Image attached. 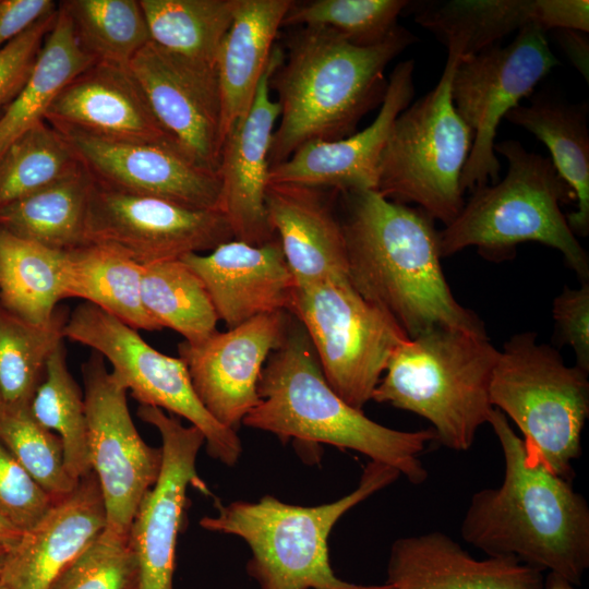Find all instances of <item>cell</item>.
I'll list each match as a JSON object with an SVG mask.
<instances>
[{
	"mask_svg": "<svg viewBox=\"0 0 589 589\" xmlns=\"http://www.w3.org/2000/svg\"><path fill=\"white\" fill-rule=\"evenodd\" d=\"M505 119L541 141L551 161L575 196L576 211L566 216L574 235L589 233V131L587 101L569 103L549 92L533 93Z\"/></svg>",
	"mask_w": 589,
	"mask_h": 589,
	"instance_id": "obj_27",
	"label": "cell"
},
{
	"mask_svg": "<svg viewBox=\"0 0 589 589\" xmlns=\"http://www.w3.org/2000/svg\"><path fill=\"white\" fill-rule=\"evenodd\" d=\"M45 121L106 139L181 147L157 120L129 65L93 63L59 92Z\"/></svg>",
	"mask_w": 589,
	"mask_h": 589,
	"instance_id": "obj_21",
	"label": "cell"
},
{
	"mask_svg": "<svg viewBox=\"0 0 589 589\" xmlns=\"http://www.w3.org/2000/svg\"><path fill=\"white\" fill-rule=\"evenodd\" d=\"M283 62L269 79L280 106L269 168L314 141L354 134L361 119L383 103L387 64L418 38L402 26L381 44L360 47L323 26L294 27Z\"/></svg>",
	"mask_w": 589,
	"mask_h": 589,
	"instance_id": "obj_3",
	"label": "cell"
},
{
	"mask_svg": "<svg viewBox=\"0 0 589 589\" xmlns=\"http://www.w3.org/2000/svg\"><path fill=\"white\" fill-rule=\"evenodd\" d=\"M581 32L556 29V36L573 64L588 81V38Z\"/></svg>",
	"mask_w": 589,
	"mask_h": 589,
	"instance_id": "obj_47",
	"label": "cell"
},
{
	"mask_svg": "<svg viewBox=\"0 0 589 589\" xmlns=\"http://www.w3.org/2000/svg\"><path fill=\"white\" fill-rule=\"evenodd\" d=\"M288 312L306 332L327 383L359 410L372 400L390 358L409 338L349 280L296 287Z\"/></svg>",
	"mask_w": 589,
	"mask_h": 589,
	"instance_id": "obj_10",
	"label": "cell"
},
{
	"mask_svg": "<svg viewBox=\"0 0 589 589\" xmlns=\"http://www.w3.org/2000/svg\"><path fill=\"white\" fill-rule=\"evenodd\" d=\"M68 16L82 49L96 62L129 65L151 40L140 0H67Z\"/></svg>",
	"mask_w": 589,
	"mask_h": 589,
	"instance_id": "obj_37",
	"label": "cell"
},
{
	"mask_svg": "<svg viewBox=\"0 0 589 589\" xmlns=\"http://www.w3.org/2000/svg\"><path fill=\"white\" fill-rule=\"evenodd\" d=\"M93 178L81 166L70 176L0 208V228L52 250L85 244V217Z\"/></svg>",
	"mask_w": 589,
	"mask_h": 589,
	"instance_id": "obj_29",
	"label": "cell"
},
{
	"mask_svg": "<svg viewBox=\"0 0 589 589\" xmlns=\"http://www.w3.org/2000/svg\"><path fill=\"white\" fill-rule=\"evenodd\" d=\"M568 580L562 576L549 573L544 579V589H575Z\"/></svg>",
	"mask_w": 589,
	"mask_h": 589,
	"instance_id": "obj_49",
	"label": "cell"
},
{
	"mask_svg": "<svg viewBox=\"0 0 589 589\" xmlns=\"http://www.w3.org/2000/svg\"><path fill=\"white\" fill-rule=\"evenodd\" d=\"M65 254L64 298L83 299L136 330L163 329L143 305L141 265L91 243Z\"/></svg>",
	"mask_w": 589,
	"mask_h": 589,
	"instance_id": "obj_28",
	"label": "cell"
},
{
	"mask_svg": "<svg viewBox=\"0 0 589 589\" xmlns=\"http://www.w3.org/2000/svg\"><path fill=\"white\" fill-rule=\"evenodd\" d=\"M498 353L486 335L429 328L395 351L372 400L424 418L441 445L466 452L493 410L490 384Z\"/></svg>",
	"mask_w": 589,
	"mask_h": 589,
	"instance_id": "obj_7",
	"label": "cell"
},
{
	"mask_svg": "<svg viewBox=\"0 0 589 589\" xmlns=\"http://www.w3.org/2000/svg\"><path fill=\"white\" fill-rule=\"evenodd\" d=\"M414 61L399 62L374 121L360 132L337 141H314L287 160L269 168L268 183H292L339 193L375 190L378 166L392 125L414 95Z\"/></svg>",
	"mask_w": 589,
	"mask_h": 589,
	"instance_id": "obj_20",
	"label": "cell"
},
{
	"mask_svg": "<svg viewBox=\"0 0 589 589\" xmlns=\"http://www.w3.org/2000/svg\"><path fill=\"white\" fill-rule=\"evenodd\" d=\"M62 134L45 120L0 155V208L39 191L81 168Z\"/></svg>",
	"mask_w": 589,
	"mask_h": 589,
	"instance_id": "obj_38",
	"label": "cell"
},
{
	"mask_svg": "<svg viewBox=\"0 0 589 589\" xmlns=\"http://www.w3.org/2000/svg\"><path fill=\"white\" fill-rule=\"evenodd\" d=\"M129 68L163 128L197 164L218 171L224 139L215 65L169 52L149 41Z\"/></svg>",
	"mask_w": 589,
	"mask_h": 589,
	"instance_id": "obj_17",
	"label": "cell"
},
{
	"mask_svg": "<svg viewBox=\"0 0 589 589\" xmlns=\"http://www.w3.org/2000/svg\"><path fill=\"white\" fill-rule=\"evenodd\" d=\"M259 402L242 424L266 431L301 449L328 444L361 453L395 468L412 484L428 479L420 455L434 441L432 429L400 431L380 424L347 404L327 383L310 338L296 320L266 360Z\"/></svg>",
	"mask_w": 589,
	"mask_h": 589,
	"instance_id": "obj_4",
	"label": "cell"
},
{
	"mask_svg": "<svg viewBox=\"0 0 589 589\" xmlns=\"http://www.w3.org/2000/svg\"><path fill=\"white\" fill-rule=\"evenodd\" d=\"M53 504L50 495L0 442V515L24 532Z\"/></svg>",
	"mask_w": 589,
	"mask_h": 589,
	"instance_id": "obj_42",
	"label": "cell"
},
{
	"mask_svg": "<svg viewBox=\"0 0 589 589\" xmlns=\"http://www.w3.org/2000/svg\"><path fill=\"white\" fill-rule=\"evenodd\" d=\"M85 244L116 251L141 266L211 252L235 239L221 209H199L120 191L93 179Z\"/></svg>",
	"mask_w": 589,
	"mask_h": 589,
	"instance_id": "obj_13",
	"label": "cell"
},
{
	"mask_svg": "<svg viewBox=\"0 0 589 589\" xmlns=\"http://www.w3.org/2000/svg\"><path fill=\"white\" fill-rule=\"evenodd\" d=\"M1 408H2V404H1V400H0V410H1Z\"/></svg>",
	"mask_w": 589,
	"mask_h": 589,
	"instance_id": "obj_52",
	"label": "cell"
},
{
	"mask_svg": "<svg viewBox=\"0 0 589 589\" xmlns=\"http://www.w3.org/2000/svg\"><path fill=\"white\" fill-rule=\"evenodd\" d=\"M488 423L502 448L503 480L471 496L461 538L488 556L512 557L580 585L589 568L587 500L527 448L498 409Z\"/></svg>",
	"mask_w": 589,
	"mask_h": 589,
	"instance_id": "obj_1",
	"label": "cell"
},
{
	"mask_svg": "<svg viewBox=\"0 0 589 589\" xmlns=\"http://www.w3.org/2000/svg\"><path fill=\"white\" fill-rule=\"evenodd\" d=\"M328 189L268 183L265 207L296 287L346 281L348 262L341 221Z\"/></svg>",
	"mask_w": 589,
	"mask_h": 589,
	"instance_id": "obj_25",
	"label": "cell"
},
{
	"mask_svg": "<svg viewBox=\"0 0 589 589\" xmlns=\"http://www.w3.org/2000/svg\"><path fill=\"white\" fill-rule=\"evenodd\" d=\"M23 532L0 515V544L12 548L22 537Z\"/></svg>",
	"mask_w": 589,
	"mask_h": 589,
	"instance_id": "obj_48",
	"label": "cell"
},
{
	"mask_svg": "<svg viewBox=\"0 0 589 589\" xmlns=\"http://www.w3.org/2000/svg\"><path fill=\"white\" fill-rule=\"evenodd\" d=\"M11 548L4 546L0 544V576L7 560L8 552Z\"/></svg>",
	"mask_w": 589,
	"mask_h": 589,
	"instance_id": "obj_50",
	"label": "cell"
},
{
	"mask_svg": "<svg viewBox=\"0 0 589 589\" xmlns=\"http://www.w3.org/2000/svg\"><path fill=\"white\" fill-rule=\"evenodd\" d=\"M558 64L545 32L533 23L518 29L508 45L497 44L457 61L452 100L473 132L460 180L464 192L498 181L501 165L494 145L501 120Z\"/></svg>",
	"mask_w": 589,
	"mask_h": 589,
	"instance_id": "obj_11",
	"label": "cell"
},
{
	"mask_svg": "<svg viewBox=\"0 0 589 589\" xmlns=\"http://www.w3.org/2000/svg\"><path fill=\"white\" fill-rule=\"evenodd\" d=\"M58 10L33 24L0 49V112L29 79Z\"/></svg>",
	"mask_w": 589,
	"mask_h": 589,
	"instance_id": "obj_43",
	"label": "cell"
},
{
	"mask_svg": "<svg viewBox=\"0 0 589 589\" xmlns=\"http://www.w3.org/2000/svg\"><path fill=\"white\" fill-rule=\"evenodd\" d=\"M407 0H313L296 2L281 26H323L340 33L360 47L383 43L398 26Z\"/></svg>",
	"mask_w": 589,
	"mask_h": 589,
	"instance_id": "obj_39",
	"label": "cell"
},
{
	"mask_svg": "<svg viewBox=\"0 0 589 589\" xmlns=\"http://www.w3.org/2000/svg\"><path fill=\"white\" fill-rule=\"evenodd\" d=\"M552 312L560 339L574 350L575 365L589 373V283L577 289L565 287Z\"/></svg>",
	"mask_w": 589,
	"mask_h": 589,
	"instance_id": "obj_44",
	"label": "cell"
},
{
	"mask_svg": "<svg viewBox=\"0 0 589 589\" xmlns=\"http://www.w3.org/2000/svg\"><path fill=\"white\" fill-rule=\"evenodd\" d=\"M543 573L512 557L477 560L435 530L396 539L385 589H544Z\"/></svg>",
	"mask_w": 589,
	"mask_h": 589,
	"instance_id": "obj_24",
	"label": "cell"
},
{
	"mask_svg": "<svg viewBox=\"0 0 589 589\" xmlns=\"http://www.w3.org/2000/svg\"><path fill=\"white\" fill-rule=\"evenodd\" d=\"M137 416L158 430L163 453L157 481L141 501L129 531L139 561V589H173L176 544L187 490L192 485L209 493L196 471V457L205 438L197 428L184 426L176 416L157 407L141 405Z\"/></svg>",
	"mask_w": 589,
	"mask_h": 589,
	"instance_id": "obj_15",
	"label": "cell"
},
{
	"mask_svg": "<svg viewBox=\"0 0 589 589\" xmlns=\"http://www.w3.org/2000/svg\"><path fill=\"white\" fill-rule=\"evenodd\" d=\"M105 528L103 494L92 471L23 532L8 552L0 579L9 589H51Z\"/></svg>",
	"mask_w": 589,
	"mask_h": 589,
	"instance_id": "obj_23",
	"label": "cell"
},
{
	"mask_svg": "<svg viewBox=\"0 0 589 589\" xmlns=\"http://www.w3.org/2000/svg\"><path fill=\"white\" fill-rule=\"evenodd\" d=\"M141 298L161 328L178 332L190 345L217 332L219 318L212 300L202 280L181 260L142 266Z\"/></svg>",
	"mask_w": 589,
	"mask_h": 589,
	"instance_id": "obj_33",
	"label": "cell"
},
{
	"mask_svg": "<svg viewBox=\"0 0 589 589\" xmlns=\"http://www.w3.org/2000/svg\"><path fill=\"white\" fill-rule=\"evenodd\" d=\"M63 337L98 352L141 405L187 419L204 435L208 455L233 466L242 453L236 431L217 422L199 399L183 360L159 352L136 329L83 302L69 315Z\"/></svg>",
	"mask_w": 589,
	"mask_h": 589,
	"instance_id": "obj_12",
	"label": "cell"
},
{
	"mask_svg": "<svg viewBox=\"0 0 589 589\" xmlns=\"http://www.w3.org/2000/svg\"><path fill=\"white\" fill-rule=\"evenodd\" d=\"M283 60L284 50L274 46L248 115L224 141L218 167L220 209L229 220L235 239L253 245L276 238L266 213L265 193L269 149L280 115L278 101L271 98L269 79Z\"/></svg>",
	"mask_w": 589,
	"mask_h": 589,
	"instance_id": "obj_19",
	"label": "cell"
},
{
	"mask_svg": "<svg viewBox=\"0 0 589 589\" xmlns=\"http://www.w3.org/2000/svg\"><path fill=\"white\" fill-rule=\"evenodd\" d=\"M68 315L56 311L45 325L28 323L0 304V400L5 408H26L45 376L46 363L63 341Z\"/></svg>",
	"mask_w": 589,
	"mask_h": 589,
	"instance_id": "obj_35",
	"label": "cell"
},
{
	"mask_svg": "<svg viewBox=\"0 0 589 589\" xmlns=\"http://www.w3.org/2000/svg\"><path fill=\"white\" fill-rule=\"evenodd\" d=\"M33 418L57 433L63 446L67 471L75 481L92 472L84 396L72 377L61 341L46 363L45 376L29 404Z\"/></svg>",
	"mask_w": 589,
	"mask_h": 589,
	"instance_id": "obj_36",
	"label": "cell"
},
{
	"mask_svg": "<svg viewBox=\"0 0 589 589\" xmlns=\"http://www.w3.org/2000/svg\"><path fill=\"white\" fill-rule=\"evenodd\" d=\"M140 568L129 534L104 529L51 589H139Z\"/></svg>",
	"mask_w": 589,
	"mask_h": 589,
	"instance_id": "obj_41",
	"label": "cell"
},
{
	"mask_svg": "<svg viewBox=\"0 0 589 589\" xmlns=\"http://www.w3.org/2000/svg\"><path fill=\"white\" fill-rule=\"evenodd\" d=\"M459 56L448 51L435 87L395 119L378 166L376 191L399 204H416L449 225L465 205L461 173L473 132L455 109L450 83Z\"/></svg>",
	"mask_w": 589,
	"mask_h": 589,
	"instance_id": "obj_9",
	"label": "cell"
},
{
	"mask_svg": "<svg viewBox=\"0 0 589 589\" xmlns=\"http://www.w3.org/2000/svg\"><path fill=\"white\" fill-rule=\"evenodd\" d=\"M292 3V0H237L231 25L215 62L224 141L248 115L278 29Z\"/></svg>",
	"mask_w": 589,
	"mask_h": 589,
	"instance_id": "obj_26",
	"label": "cell"
},
{
	"mask_svg": "<svg viewBox=\"0 0 589 589\" xmlns=\"http://www.w3.org/2000/svg\"><path fill=\"white\" fill-rule=\"evenodd\" d=\"M92 471L103 494L107 530L129 534L144 495L154 486L161 448L147 445L129 411L127 388L93 351L82 364Z\"/></svg>",
	"mask_w": 589,
	"mask_h": 589,
	"instance_id": "obj_14",
	"label": "cell"
},
{
	"mask_svg": "<svg viewBox=\"0 0 589 589\" xmlns=\"http://www.w3.org/2000/svg\"><path fill=\"white\" fill-rule=\"evenodd\" d=\"M340 194L348 279L361 297L387 311L409 338L435 326L486 335L448 287L438 231L428 213L375 190Z\"/></svg>",
	"mask_w": 589,
	"mask_h": 589,
	"instance_id": "obj_2",
	"label": "cell"
},
{
	"mask_svg": "<svg viewBox=\"0 0 589 589\" xmlns=\"http://www.w3.org/2000/svg\"><path fill=\"white\" fill-rule=\"evenodd\" d=\"M140 4L155 45L215 65L237 0H140Z\"/></svg>",
	"mask_w": 589,
	"mask_h": 589,
	"instance_id": "obj_34",
	"label": "cell"
},
{
	"mask_svg": "<svg viewBox=\"0 0 589 589\" xmlns=\"http://www.w3.org/2000/svg\"><path fill=\"white\" fill-rule=\"evenodd\" d=\"M57 10L51 0H0V49Z\"/></svg>",
	"mask_w": 589,
	"mask_h": 589,
	"instance_id": "obj_46",
	"label": "cell"
},
{
	"mask_svg": "<svg viewBox=\"0 0 589 589\" xmlns=\"http://www.w3.org/2000/svg\"><path fill=\"white\" fill-rule=\"evenodd\" d=\"M96 61L80 46L68 16L58 8L33 72L0 112V155L23 133L45 120L59 92Z\"/></svg>",
	"mask_w": 589,
	"mask_h": 589,
	"instance_id": "obj_31",
	"label": "cell"
},
{
	"mask_svg": "<svg viewBox=\"0 0 589 589\" xmlns=\"http://www.w3.org/2000/svg\"><path fill=\"white\" fill-rule=\"evenodd\" d=\"M399 477L395 468L370 460L356 489L334 502L300 506L273 495L226 505L217 501V513L203 517L200 525L248 544L247 572L260 589H385V584L359 585L338 578L329 562L328 537L349 509Z\"/></svg>",
	"mask_w": 589,
	"mask_h": 589,
	"instance_id": "obj_5",
	"label": "cell"
},
{
	"mask_svg": "<svg viewBox=\"0 0 589 589\" xmlns=\"http://www.w3.org/2000/svg\"><path fill=\"white\" fill-rule=\"evenodd\" d=\"M0 589H9V587L0 579Z\"/></svg>",
	"mask_w": 589,
	"mask_h": 589,
	"instance_id": "obj_51",
	"label": "cell"
},
{
	"mask_svg": "<svg viewBox=\"0 0 589 589\" xmlns=\"http://www.w3.org/2000/svg\"><path fill=\"white\" fill-rule=\"evenodd\" d=\"M0 442L55 503L80 482L67 471L60 437L40 425L29 407L1 408Z\"/></svg>",
	"mask_w": 589,
	"mask_h": 589,
	"instance_id": "obj_40",
	"label": "cell"
},
{
	"mask_svg": "<svg viewBox=\"0 0 589 589\" xmlns=\"http://www.w3.org/2000/svg\"><path fill=\"white\" fill-rule=\"evenodd\" d=\"M65 263V252L0 228V304L28 323H49L64 299Z\"/></svg>",
	"mask_w": 589,
	"mask_h": 589,
	"instance_id": "obj_30",
	"label": "cell"
},
{
	"mask_svg": "<svg viewBox=\"0 0 589 589\" xmlns=\"http://www.w3.org/2000/svg\"><path fill=\"white\" fill-rule=\"evenodd\" d=\"M508 161L506 176L473 190L458 216L438 232L440 254L476 247L488 260L514 256L522 242L560 251L579 279L589 278V256L569 228L561 203L575 202L550 158L527 151L516 140L494 145Z\"/></svg>",
	"mask_w": 589,
	"mask_h": 589,
	"instance_id": "obj_6",
	"label": "cell"
},
{
	"mask_svg": "<svg viewBox=\"0 0 589 589\" xmlns=\"http://www.w3.org/2000/svg\"><path fill=\"white\" fill-rule=\"evenodd\" d=\"M532 23L543 32L589 31L588 0H534Z\"/></svg>",
	"mask_w": 589,
	"mask_h": 589,
	"instance_id": "obj_45",
	"label": "cell"
},
{
	"mask_svg": "<svg viewBox=\"0 0 589 589\" xmlns=\"http://www.w3.org/2000/svg\"><path fill=\"white\" fill-rule=\"evenodd\" d=\"M288 323V312L277 311L217 330L201 344L179 345L199 399L221 425L236 431L259 402L261 372L283 342Z\"/></svg>",
	"mask_w": 589,
	"mask_h": 589,
	"instance_id": "obj_18",
	"label": "cell"
},
{
	"mask_svg": "<svg viewBox=\"0 0 589 589\" xmlns=\"http://www.w3.org/2000/svg\"><path fill=\"white\" fill-rule=\"evenodd\" d=\"M490 401L516 424L531 453L573 481V461L581 454L589 416L588 372L566 365L534 333H520L500 350Z\"/></svg>",
	"mask_w": 589,
	"mask_h": 589,
	"instance_id": "obj_8",
	"label": "cell"
},
{
	"mask_svg": "<svg viewBox=\"0 0 589 589\" xmlns=\"http://www.w3.org/2000/svg\"><path fill=\"white\" fill-rule=\"evenodd\" d=\"M416 22L434 33L460 58L497 45L510 33L532 23L534 0L417 1Z\"/></svg>",
	"mask_w": 589,
	"mask_h": 589,
	"instance_id": "obj_32",
	"label": "cell"
},
{
	"mask_svg": "<svg viewBox=\"0 0 589 589\" xmlns=\"http://www.w3.org/2000/svg\"><path fill=\"white\" fill-rule=\"evenodd\" d=\"M180 260L202 280L228 328L262 314L288 312L296 283L277 237L261 245L232 239L207 254Z\"/></svg>",
	"mask_w": 589,
	"mask_h": 589,
	"instance_id": "obj_22",
	"label": "cell"
},
{
	"mask_svg": "<svg viewBox=\"0 0 589 589\" xmlns=\"http://www.w3.org/2000/svg\"><path fill=\"white\" fill-rule=\"evenodd\" d=\"M57 130L91 177L101 184L192 208L220 209L218 171L201 166L179 146Z\"/></svg>",
	"mask_w": 589,
	"mask_h": 589,
	"instance_id": "obj_16",
	"label": "cell"
}]
</instances>
